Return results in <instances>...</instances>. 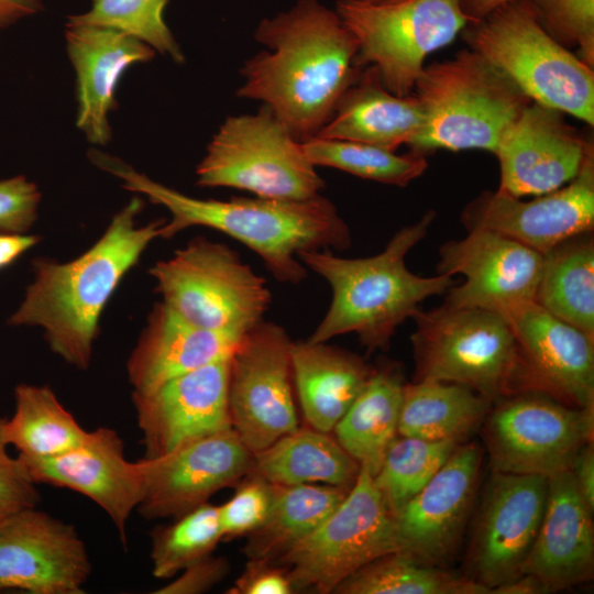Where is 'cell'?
<instances>
[{
    "mask_svg": "<svg viewBox=\"0 0 594 594\" xmlns=\"http://www.w3.org/2000/svg\"><path fill=\"white\" fill-rule=\"evenodd\" d=\"M222 539L218 506L205 503L152 534V573L170 579L189 564L210 556Z\"/></svg>",
    "mask_w": 594,
    "mask_h": 594,
    "instance_id": "38",
    "label": "cell"
},
{
    "mask_svg": "<svg viewBox=\"0 0 594 594\" xmlns=\"http://www.w3.org/2000/svg\"><path fill=\"white\" fill-rule=\"evenodd\" d=\"M459 444L399 435L392 441L373 479L394 517L430 481Z\"/></svg>",
    "mask_w": 594,
    "mask_h": 594,
    "instance_id": "37",
    "label": "cell"
},
{
    "mask_svg": "<svg viewBox=\"0 0 594 594\" xmlns=\"http://www.w3.org/2000/svg\"><path fill=\"white\" fill-rule=\"evenodd\" d=\"M468 231L488 230L542 255L573 237L594 229V153L564 186L521 200L499 189L483 190L461 213Z\"/></svg>",
    "mask_w": 594,
    "mask_h": 594,
    "instance_id": "16",
    "label": "cell"
},
{
    "mask_svg": "<svg viewBox=\"0 0 594 594\" xmlns=\"http://www.w3.org/2000/svg\"><path fill=\"white\" fill-rule=\"evenodd\" d=\"M494 405L484 420L493 471L550 477L571 470L576 454L593 440L594 407L569 406L535 391Z\"/></svg>",
    "mask_w": 594,
    "mask_h": 594,
    "instance_id": "12",
    "label": "cell"
},
{
    "mask_svg": "<svg viewBox=\"0 0 594 594\" xmlns=\"http://www.w3.org/2000/svg\"><path fill=\"white\" fill-rule=\"evenodd\" d=\"M424 122V109L415 94L397 96L391 92L377 69L366 66L343 92L332 117L316 136L396 151L415 140Z\"/></svg>",
    "mask_w": 594,
    "mask_h": 594,
    "instance_id": "27",
    "label": "cell"
},
{
    "mask_svg": "<svg viewBox=\"0 0 594 594\" xmlns=\"http://www.w3.org/2000/svg\"><path fill=\"white\" fill-rule=\"evenodd\" d=\"M41 193L23 175L0 180V233L24 234L37 219Z\"/></svg>",
    "mask_w": 594,
    "mask_h": 594,
    "instance_id": "43",
    "label": "cell"
},
{
    "mask_svg": "<svg viewBox=\"0 0 594 594\" xmlns=\"http://www.w3.org/2000/svg\"><path fill=\"white\" fill-rule=\"evenodd\" d=\"M404 385L397 369H374L363 391L332 430L339 444L373 476L398 436Z\"/></svg>",
    "mask_w": 594,
    "mask_h": 594,
    "instance_id": "32",
    "label": "cell"
},
{
    "mask_svg": "<svg viewBox=\"0 0 594 594\" xmlns=\"http://www.w3.org/2000/svg\"><path fill=\"white\" fill-rule=\"evenodd\" d=\"M292 342L283 327L262 320L242 337L230 356L231 426L253 454L299 428Z\"/></svg>",
    "mask_w": 594,
    "mask_h": 594,
    "instance_id": "13",
    "label": "cell"
},
{
    "mask_svg": "<svg viewBox=\"0 0 594 594\" xmlns=\"http://www.w3.org/2000/svg\"><path fill=\"white\" fill-rule=\"evenodd\" d=\"M229 370L230 358L183 374L153 391L132 393L144 458L162 455L194 439L232 428Z\"/></svg>",
    "mask_w": 594,
    "mask_h": 594,
    "instance_id": "21",
    "label": "cell"
},
{
    "mask_svg": "<svg viewBox=\"0 0 594 594\" xmlns=\"http://www.w3.org/2000/svg\"><path fill=\"white\" fill-rule=\"evenodd\" d=\"M592 514L571 470L548 477L543 516L522 573L538 578L549 593L590 580L594 566Z\"/></svg>",
    "mask_w": 594,
    "mask_h": 594,
    "instance_id": "25",
    "label": "cell"
},
{
    "mask_svg": "<svg viewBox=\"0 0 594 594\" xmlns=\"http://www.w3.org/2000/svg\"><path fill=\"white\" fill-rule=\"evenodd\" d=\"M229 572L224 558L207 556L185 569L179 575L155 591L157 594H198L210 590Z\"/></svg>",
    "mask_w": 594,
    "mask_h": 594,
    "instance_id": "44",
    "label": "cell"
},
{
    "mask_svg": "<svg viewBox=\"0 0 594 594\" xmlns=\"http://www.w3.org/2000/svg\"><path fill=\"white\" fill-rule=\"evenodd\" d=\"M591 233L565 240L542 255L535 301L594 338V242Z\"/></svg>",
    "mask_w": 594,
    "mask_h": 594,
    "instance_id": "33",
    "label": "cell"
},
{
    "mask_svg": "<svg viewBox=\"0 0 594 594\" xmlns=\"http://www.w3.org/2000/svg\"><path fill=\"white\" fill-rule=\"evenodd\" d=\"M293 384L308 425L329 433L365 387L374 369L360 356L327 344L292 342Z\"/></svg>",
    "mask_w": 594,
    "mask_h": 594,
    "instance_id": "28",
    "label": "cell"
},
{
    "mask_svg": "<svg viewBox=\"0 0 594 594\" xmlns=\"http://www.w3.org/2000/svg\"><path fill=\"white\" fill-rule=\"evenodd\" d=\"M359 1L369 2V3H385V2L396 1V0H359Z\"/></svg>",
    "mask_w": 594,
    "mask_h": 594,
    "instance_id": "51",
    "label": "cell"
},
{
    "mask_svg": "<svg viewBox=\"0 0 594 594\" xmlns=\"http://www.w3.org/2000/svg\"><path fill=\"white\" fill-rule=\"evenodd\" d=\"M242 337L198 328L163 301L154 305L127 362L133 392L153 391L207 364L229 359Z\"/></svg>",
    "mask_w": 594,
    "mask_h": 594,
    "instance_id": "26",
    "label": "cell"
},
{
    "mask_svg": "<svg viewBox=\"0 0 594 594\" xmlns=\"http://www.w3.org/2000/svg\"><path fill=\"white\" fill-rule=\"evenodd\" d=\"M229 593L290 594L294 593V588L285 568L272 562L250 559Z\"/></svg>",
    "mask_w": 594,
    "mask_h": 594,
    "instance_id": "45",
    "label": "cell"
},
{
    "mask_svg": "<svg viewBox=\"0 0 594 594\" xmlns=\"http://www.w3.org/2000/svg\"><path fill=\"white\" fill-rule=\"evenodd\" d=\"M254 37L266 50L244 62L237 96L262 101L297 141L316 136L362 69L355 37L318 0L264 19Z\"/></svg>",
    "mask_w": 594,
    "mask_h": 594,
    "instance_id": "1",
    "label": "cell"
},
{
    "mask_svg": "<svg viewBox=\"0 0 594 594\" xmlns=\"http://www.w3.org/2000/svg\"><path fill=\"white\" fill-rule=\"evenodd\" d=\"M360 464L329 433L297 428L253 454L250 473L274 485L351 487Z\"/></svg>",
    "mask_w": 594,
    "mask_h": 594,
    "instance_id": "30",
    "label": "cell"
},
{
    "mask_svg": "<svg viewBox=\"0 0 594 594\" xmlns=\"http://www.w3.org/2000/svg\"><path fill=\"white\" fill-rule=\"evenodd\" d=\"M481 463L476 444H459L395 517L399 551L439 566L455 549L474 496Z\"/></svg>",
    "mask_w": 594,
    "mask_h": 594,
    "instance_id": "23",
    "label": "cell"
},
{
    "mask_svg": "<svg viewBox=\"0 0 594 594\" xmlns=\"http://www.w3.org/2000/svg\"><path fill=\"white\" fill-rule=\"evenodd\" d=\"M253 453L235 431L224 429L155 458L138 461L142 476L140 514L151 520L178 517L250 473Z\"/></svg>",
    "mask_w": 594,
    "mask_h": 594,
    "instance_id": "14",
    "label": "cell"
},
{
    "mask_svg": "<svg viewBox=\"0 0 594 594\" xmlns=\"http://www.w3.org/2000/svg\"><path fill=\"white\" fill-rule=\"evenodd\" d=\"M143 207L140 197L132 198L100 239L73 261L35 260L33 282L8 324L41 327L55 354L86 370L106 304L148 244L161 237L166 222L157 219L139 227L136 218Z\"/></svg>",
    "mask_w": 594,
    "mask_h": 594,
    "instance_id": "3",
    "label": "cell"
},
{
    "mask_svg": "<svg viewBox=\"0 0 594 594\" xmlns=\"http://www.w3.org/2000/svg\"><path fill=\"white\" fill-rule=\"evenodd\" d=\"M91 162L122 180V187L165 207L170 220L161 229L169 239L191 227L215 229L256 253L273 276L299 284L307 270L299 254L317 250H345L351 232L336 206L322 195L304 200L233 197L198 199L162 185L121 160L92 150Z\"/></svg>",
    "mask_w": 594,
    "mask_h": 594,
    "instance_id": "2",
    "label": "cell"
},
{
    "mask_svg": "<svg viewBox=\"0 0 594 594\" xmlns=\"http://www.w3.org/2000/svg\"><path fill=\"white\" fill-rule=\"evenodd\" d=\"M491 593L498 594H542L549 593L544 584L536 576L522 573L518 578L496 586Z\"/></svg>",
    "mask_w": 594,
    "mask_h": 594,
    "instance_id": "49",
    "label": "cell"
},
{
    "mask_svg": "<svg viewBox=\"0 0 594 594\" xmlns=\"http://www.w3.org/2000/svg\"><path fill=\"white\" fill-rule=\"evenodd\" d=\"M150 275L162 301L187 322L243 337L263 320L272 294L264 277L223 243L190 241Z\"/></svg>",
    "mask_w": 594,
    "mask_h": 594,
    "instance_id": "8",
    "label": "cell"
},
{
    "mask_svg": "<svg viewBox=\"0 0 594 594\" xmlns=\"http://www.w3.org/2000/svg\"><path fill=\"white\" fill-rule=\"evenodd\" d=\"M593 153L592 139L570 125L563 112L530 101L494 152L497 189L519 198L553 191L572 180Z\"/></svg>",
    "mask_w": 594,
    "mask_h": 594,
    "instance_id": "19",
    "label": "cell"
},
{
    "mask_svg": "<svg viewBox=\"0 0 594 594\" xmlns=\"http://www.w3.org/2000/svg\"><path fill=\"white\" fill-rule=\"evenodd\" d=\"M91 573L74 526L36 507L0 524V590L81 594Z\"/></svg>",
    "mask_w": 594,
    "mask_h": 594,
    "instance_id": "17",
    "label": "cell"
},
{
    "mask_svg": "<svg viewBox=\"0 0 594 594\" xmlns=\"http://www.w3.org/2000/svg\"><path fill=\"white\" fill-rule=\"evenodd\" d=\"M38 240L36 235L0 233V270L13 263Z\"/></svg>",
    "mask_w": 594,
    "mask_h": 594,
    "instance_id": "47",
    "label": "cell"
},
{
    "mask_svg": "<svg viewBox=\"0 0 594 594\" xmlns=\"http://www.w3.org/2000/svg\"><path fill=\"white\" fill-rule=\"evenodd\" d=\"M531 101L594 125V72L540 23L531 0H515L461 32Z\"/></svg>",
    "mask_w": 594,
    "mask_h": 594,
    "instance_id": "6",
    "label": "cell"
},
{
    "mask_svg": "<svg viewBox=\"0 0 594 594\" xmlns=\"http://www.w3.org/2000/svg\"><path fill=\"white\" fill-rule=\"evenodd\" d=\"M499 315L516 339L520 392H540L573 407H594V338L535 300Z\"/></svg>",
    "mask_w": 594,
    "mask_h": 594,
    "instance_id": "15",
    "label": "cell"
},
{
    "mask_svg": "<svg viewBox=\"0 0 594 594\" xmlns=\"http://www.w3.org/2000/svg\"><path fill=\"white\" fill-rule=\"evenodd\" d=\"M235 494L218 506L222 539L249 535L266 518L272 505L274 485L249 473Z\"/></svg>",
    "mask_w": 594,
    "mask_h": 594,
    "instance_id": "41",
    "label": "cell"
},
{
    "mask_svg": "<svg viewBox=\"0 0 594 594\" xmlns=\"http://www.w3.org/2000/svg\"><path fill=\"white\" fill-rule=\"evenodd\" d=\"M14 413L6 419L9 446L20 455L50 458L78 447L87 437L48 386L21 383L14 388Z\"/></svg>",
    "mask_w": 594,
    "mask_h": 594,
    "instance_id": "34",
    "label": "cell"
},
{
    "mask_svg": "<svg viewBox=\"0 0 594 594\" xmlns=\"http://www.w3.org/2000/svg\"><path fill=\"white\" fill-rule=\"evenodd\" d=\"M415 381L465 385L493 405L519 393V354L513 330L498 312L447 305L411 318Z\"/></svg>",
    "mask_w": 594,
    "mask_h": 594,
    "instance_id": "7",
    "label": "cell"
},
{
    "mask_svg": "<svg viewBox=\"0 0 594 594\" xmlns=\"http://www.w3.org/2000/svg\"><path fill=\"white\" fill-rule=\"evenodd\" d=\"M541 267V253L493 231L470 230L439 249L438 273L464 277L446 293L443 305L501 314L535 300Z\"/></svg>",
    "mask_w": 594,
    "mask_h": 594,
    "instance_id": "18",
    "label": "cell"
},
{
    "mask_svg": "<svg viewBox=\"0 0 594 594\" xmlns=\"http://www.w3.org/2000/svg\"><path fill=\"white\" fill-rule=\"evenodd\" d=\"M414 94L422 106L425 122L408 147L424 156L437 150L494 154L503 134L531 101L471 48L425 66Z\"/></svg>",
    "mask_w": 594,
    "mask_h": 594,
    "instance_id": "5",
    "label": "cell"
},
{
    "mask_svg": "<svg viewBox=\"0 0 594 594\" xmlns=\"http://www.w3.org/2000/svg\"><path fill=\"white\" fill-rule=\"evenodd\" d=\"M493 403L458 383L420 380L405 384L398 435L460 443L484 422Z\"/></svg>",
    "mask_w": 594,
    "mask_h": 594,
    "instance_id": "29",
    "label": "cell"
},
{
    "mask_svg": "<svg viewBox=\"0 0 594 594\" xmlns=\"http://www.w3.org/2000/svg\"><path fill=\"white\" fill-rule=\"evenodd\" d=\"M333 593L341 594H487V587L395 551L364 565Z\"/></svg>",
    "mask_w": 594,
    "mask_h": 594,
    "instance_id": "35",
    "label": "cell"
},
{
    "mask_svg": "<svg viewBox=\"0 0 594 594\" xmlns=\"http://www.w3.org/2000/svg\"><path fill=\"white\" fill-rule=\"evenodd\" d=\"M4 422L0 418V524L21 510L36 507L41 499L37 484L22 460L9 452Z\"/></svg>",
    "mask_w": 594,
    "mask_h": 594,
    "instance_id": "42",
    "label": "cell"
},
{
    "mask_svg": "<svg viewBox=\"0 0 594 594\" xmlns=\"http://www.w3.org/2000/svg\"><path fill=\"white\" fill-rule=\"evenodd\" d=\"M302 150L315 166L333 167L351 175L393 186L405 187L420 177L428 167L426 156L395 151L372 144L310 138Z\"/></svg>",
    "mask_w": 594,
    "mask_h": 594,
    "instance_id": "36",
    "label": "cell"
},
{
    "mask_svg": "<svg viewBox=\"0 0 594 594\" xmlns=\"http://www.w3.org/2000/svg\"><path fill=\"white\" fill-rule=\"evenodd\" d=\"M201 187H230L256 197L304 200L320 195L324 180L285 124L266 106L230 116L196 168Z\"/></svg>",
    "mask_w": 594,
    "mask_h": 594,
    "instance_id": "9",
    "label": "cell"
},
{
    "mask_svg": "<svg viewBox=\"0 0 594 594\" xmlns=\"http://www.w3.org/2000/svg\"><path fill=\"white\" fill-rule=\"evenodd\" d=\"M435 218L436 212L428 210L373 256L345 258L329 250L300 253L301 263L324 278L332 292L326 316L307 341L321 343L355 333L367 352L385 350L422 301L446 294L454 285L452 276H419L406 266L407 254L426 237Z\"/></svg>",
    "mask_w": 594,
    "mask_h": 594,
    "instance_id": "4",
    "label": "cell"
},
{
    "mask_svg": "<svg viewBox=\"0 0 594 594\" xmlns=\"http://www.w3.org/2000/svg\"><path fill=\"white\" fill-rule=\"evenodd\" d=\"M512 1L515 0H461V4L470 23H474Z\"/></svg>",
    "mask_w": 594,
    "mask_h": 594,
    "instance_id": "50",
    "label": "cell"
},
{
    "mask_svg": "<svg viewBox=\"0 0 594 594\" xmlns=\"http://www.w3.org/2000/svg\"><path fill=\"white\" fill-rule=\"evenodd\" d=\"M399 551L396 520L373 475L360 466L342 503L309 536L282 557L294 592L333 593L370 562Z\"/></svg>",
    "mask_w": 594,
    "mask_h": 594,
    "instance_id": "11",
    "label": "cell"
},
{
    "mask_svg": "<svg viewBox=\"0 0 594 594\" xmlns=\"http://www.w3.org/2000/svg\"><path fill=\"white\" fill-rule=\"evenodd\" d=\"M168 0H91V8L67 24L103 26L127 33L183 64L185 55L164 20Z\"/></svg>",
    "mask_w": 594,
    "mask_h": 594,
    "instance_id": "39",
    "label": "cell"
},
{
    "mask_svg": "<svg viewBox=\"0 0 594 594\" xmlns=\"http://www.w3.org/2000/svg\"><path fill=\"white\" fill-rule=\"evenodd\" d=\"M575 484L588 505L594 510V449L593 441L585 444L576 454L571 468Z\"/></svg>",
    "mask_w": 594,
    "mask_h": 594,
    "instance_id": "46",
    "label": "cell"
},
{
    "mask_svg": "<svg viewBox=\"0 0 594 594\" xmlns=\"http://www.w3.org/2000/svg\"><path fill=\"white\" fill-rule=\"evenodd\" d=\"M540 23L565 47L594 67V0H531Z\"/></svg>",
    "mask_w": 594,
    "mask_h": 594,
    "instance_id": "40",
    "label": "cell"
},
{
    "mask_svg": "<svg viewBox=\"0 0 594 594\" xmlns=\"http://www.w3.org/2000/svg\"><path fill=\"white\" fill-rule=\"evenodd\" d=\"M350 488L328 484L274 485L266 518L248 535L245 556L276 564L330 516Z\"/></svg>",
    "mask_w": 594,
    "mask_h": 594,
    "instance_id": "31",
    "label": "cell"
},
{
    "mask_svg": "<svg viewBox=\"0 0 594 594\" xmlns=\"http://www.w3.org/2000/svg\"><path fill=\"white\" fill-rule=\"evenodd\" d=\"M41 0H0V30L37 13Z\"/></svg>",
    "mask_w": 594,
    "mask_h": 594,
    "instance_id": "48",
    "label": "cell"
},
{
    "mask_svg": "<svg viewBox=\"0 0 594 594\" xmlns=\"http://www.w3.org/2000/svg\"><path fill=\"white\" fill-rule=\"evenodd\" d=\"M336 12L356 40L359 66L375 67L397 96L414 94L427 56L470 23L461 0H339Z\"/></svg>",
    "mask_w": 594,
    "mask_h": 594,
    "instance_id": "10",
    "label": "cell"
},
{
    "mask_svg": "<svg viewBox=\"0 0 594 594\" xmlns=\"http://www.w3.org/2000/svg\"><path fill=\"white\" fill-rule=\"evenodd\" d=\"M65 37L76 74V127L92 145H106L111 140L108 116L118 107L120 79L156 52L136 37L103 26L66 23Z\"/></svg>",
    "mask_w": 594,
    "mask_h": 594,
    "instance_id": "24",
    "label": "cell"
},
{
    "mask_svg": "<svg viewBox=\"0 0 594 594\" xmlns=\"http://www.w3.org/2000/svg\"><path fill=\"white\" fill-rule=\"evenodd\" d=\"M548 477L493 471L472 550L473 580L492 592L522 574L544 512Z\"/></svg>",
    "mask_w": 594,
    "mask_h": 594,
    "instance_id": "20",
    "label": "cell"
},
{
    "mask_svg": "<svg viewBox=\"0 0 594 594\" xmlns=\"http://www.w3.org/2000/svg\"><path fill=\"white\" fill-rule=\"evenodd\" d=\"M18 455L37 485L69 488L96 503L127 547V525L142 498V476L138 461L125 459L122 439L114 429L99 427L88 431L78 447L58 455Z\"/></svg>",
    "mask_w": 594,
    "mask_h": 594,
    "instance_id": "22",
    "label": "cell"
}]
</instances>
